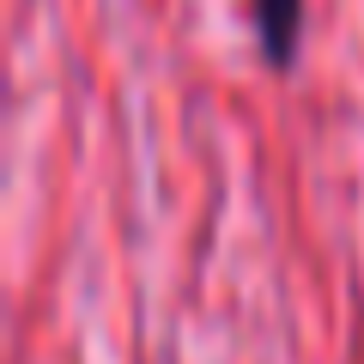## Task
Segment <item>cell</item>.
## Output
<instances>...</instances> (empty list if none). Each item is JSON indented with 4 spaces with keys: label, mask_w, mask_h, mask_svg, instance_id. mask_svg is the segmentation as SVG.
<instances>
[{
    "label": "cell",
    "mask_w": 364,
    "mask_h": 364,
    "mask_svg": "<svg viewBox=\"0 0 364 364\" xmlns=\"http://www.w3.org/2000/svg\"><path fill=\"white\" fill-rule=\"evenodd\" d=\"M249 25H255L261 61L273 73H291L304 49V0H249Z\"/></svg>",
    "instance_id": "cell-1"
}]
</instances>
